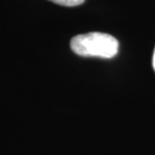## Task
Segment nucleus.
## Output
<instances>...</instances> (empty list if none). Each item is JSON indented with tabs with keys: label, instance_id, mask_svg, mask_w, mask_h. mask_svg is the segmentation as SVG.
I'll list each match as a JSON object with an SVG mask.
<instances>
[{
	"label": "nucleus",
	"instance_id": "f257e3e1",
	"mask_svg": "<svg viewBox=\"0 0 155 155\" xmlns=\"http://www.w3.org/2000/svg\"><path fill=\"white\" fill-rule=\"evenodd\" d=\"M71 48L81 57L111 58L118 54L119 42L108 33L89 32L73 38Z\"/></svg>",
	"mask_w": 155,
	"mask_h": 155
},
{
	"label": "nucleus",
	"instance_id": "7ed1b4c3",
	"mask_svg": "<svg viewBox=\"0 0 155 155\" xmlns=\"http://www.w3.org/2000/svg\"><path fill=\"white\" fill-rule=\"evenodd\" d=\"M152 66H153V69L155 71V49H154V52H153V58H152Z\"/></svg>",
	"mask_w": 155,
	"mask_h": 155
},
{
	"label": "nucleus",
	"instance_id": "f03ea898",
	"mask_svg": "<svg viewBox=\"0 0 155 155\" xmlns=\"http://www.w3.org/2000/svg\"><path fill=\"white\" fill-rule=\"evenodd\" d=\"M49 1L64 6H78L84 3L85 0H49Z\"/></svg>",
	"mask_w": 155,
	"mask_h": 155
}]
</instances>
